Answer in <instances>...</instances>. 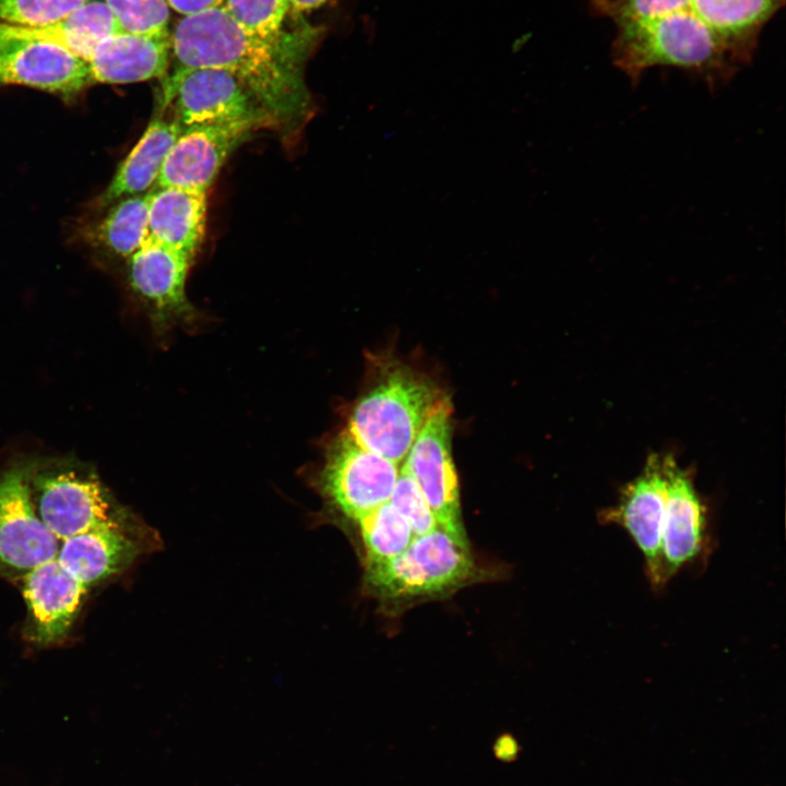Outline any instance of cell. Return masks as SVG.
<instances>
[{
	"label": "cell",
	"mask_w": 786,
	"mask_h": 786,
	"mask_svg": "<svg viewBox=\"0 0 786 786\" xmlns=\"http://www.w3.org/2000/svg\"><path fill=\"white\" fill-rule=\"evenodd\" d=\"M318 36L306 25L278 39H264L246 32L218 5L177 22L170 34L174 70H225L255 97L276 127L290 128L310 108L303 64Z\"/></svg>",
	"instance_id": "obj_1"
},
{
	"label": "cell",
	"mask_w": 786,
	"mask_h": 786,
	"mask_svg": "<svg viewBox=\"0 0 786 786\" xmlns=\"http://www.w3.org/2000/svg\"><path fill=\"white\" fill-rule=\"evenodd\" d=\"M490 571L475 558L469 540L441 527L415 536L410 545L386 563L365 569L362 586L385 611L448 597L488 580Z\"/></svg>",
	"instance_id": "obj_2"
},
{
	"label": "cell",
	"mask_w": 786,
	"mask_h": 786,
	"mask_svg": "<svg viewBox=\"0 0 786 786\" xmlns=\"http://www.w3.org/2000/svg\"><path fill=\"white\" fill-rule=\"evenodd\" d=\"M618 28L611 47L612 61L632 81L654 66L695 70L705 74L710 83L733 73L724 58L725 40L691 9Z\"/></svg>",
	"instance_id": "obj_3"
},
{
	"label": "cell",
	"mask_w": 786,
	"mask_h": 786,
	"mask_svg": "<svg viewBox=\"0 0 786 786\" xmlns=\"http://www.w3.org/2000/svg\"><path fill=\"white\" fill-rule=\"evenodd\" d=\"M446 398L428 378L395 367L358 400L345 430L366 449L401 465L424 425Z\"/></svg>",
	"instance_id": "obj_4"
},
{
	"label": "cell",
	"mask_w": 786,
	"mask_h": 786,
	"mask_svg": "<svg viewBox=\"0 0 786 786\" xmlns=\"http://www.w3.org/2000/svg\"><path fill=\"white\" fill-rule=\"evenodd\" d=\"M159 110L183 130L195 126H234L254 131L275 123L255 97L225 70H174L164 78Z\"/></svg>",
	"instance_id": "obj_5"
},
{
	"label": "cell",
	"mask_w": 786,
	"mask_h": 786,
	"mask_svg": "<svg viewBox=\"0 0 786 786\" xmlns=\"http://www.w3.org/2000/svg\"><path fill=\"white\" fill-rule=\"evenodd\" d=\"M36 514L59 539L132 524L94 474L56 467L28 475Z\"/></svg>",
	"instance_id": "obj_6"
},
{
	"label": "cell",
	"mask_w": 786,
	"mask_h": 786,
	"mask_svg": "<svg viewBox=\"0 0 786 786\" xmlns=\"http://www.w3.org/2000/svg\"><path fill=\"white\" fill-rule=\"evenodd\" d=\"M401 465L366 449L343 430L333 442L320 488L330 505L353 522L389 502Z\"/></svg>",
	"instance_id": "obj_7"
},
{
	"label": "cell",
	"mask_w": 786,
	"mask_h": 786,
	"mask_svg": "<svg viewBox=\"0 0 786 786\" xmlns=\"http://www.w3.org/2000/svg\"><path fill=\"white\" fill-rule=\"evenodd\" d=\"M452 405L446 398L429 417L401 466L415 480L439 527L468 540L452 457Z\"/></svg>",
	"instance_id": "obj_8"
},
{
	"label": "cell",
	"mask_w": 786,
	"mask_h": 786,
	"mask_svg": "<svg viewBox=\"0 0 786 786\" xmlns=\"http://www.w3.org/2000/svg\"><path fill=\"white\" fill-rule=\"evenodd\" d=\"M28 475L22 467L0 473V577L11 581L56 559L60 548L35 512Z\"/></svg>",
	"instance_id": "obj_9"
},
{
	"label": "cell",
	"mask_w": 786,
	"mask_h": 786,
	"mask_svg": "<svg viewBox=\"0 0 786 786\" xmlns=\"http://www.w3.org/2000/svg\"><path fill=\"white\" fill-rule=\"evenodd\" d=\"M192 262L184 254L150 240L127 260L131 293L158 331L191 324L196 318L186 294Z\"/></svg>",
	"instance_id": "obj_10"
},
{
	"label": "cell",
	"mask_w": 786,
	"mask_h": 786,
	"mask_svg": "<svg viewBox=\"0 0 786 786\" xmlns=\"http://www.w3.org/2000/svg\"><path fill=\"white\" fill-rule=\"evenodd\" d=\"M666 504L664 455L652 454L642 472L620 491L615 505L600 514L604 523L624 528L643 555L647 576L655 587L665 584L662 532Z\"/></svg>",
	"instance_id": "obj_11"
},
{
	"label": "cell",
	"mask_w": 786,
	"mask_h": 786,
	"mask_svg": "<svg viewBox=\"0 0 786 786\" xmlns=\"http://www.w3.org/2000/svg\"><path fill=\"white\" fill-rule=\"evenodd\" d=\"M21 585L26 605L24 638L39 646L66 639L88 588L71 576L57 559L34 569L21 580Z\"/></svg>",
	"instance_id": "obj_12"
},
{
	"label": "cell",
	"mask_w": 786,
	"mask_h": 786,
	"mask_svg": "<svg viewBox=\"0 0 786 786\" xmlns=\"http://www.w3.org/2000/svg\"><path fill=\"white\" fill-rule=\"evenodd\" d=\"M7 85L71 99L92 84L84 59L57 43L31 41L0 46V86Z\"/></svg>",
	"instance_id": "obj_13"
},
{
	"label": "cell",
	"mask_w": 786,
	"mask_h": 786,
	"mask_svg": "<svg viewBox=\"0 0 786 786\" xmlns=\"http://www.w3.org/2000/svg\"><path fill=\"white\" fill-rule=\"evenodd\" d=\"M250 132L234 126L183 129L166 155L155 187L207 193L229 154Z\"/></svg>",
	"instance_id": "obj_14"
},
{
	"label": "cell",
	"mask_w": 786,
	"mask_h": 786,
	"mask_svg": "<svg viewBox=\"0 0 786 786\" xmlns=\"http://www.w3.org/2000/svg\"><path fill=\"white\" fill-rule=\"evenodd\" d=\"M666 504L662 532L665 583L696 558L706 540V514L688 472L664 455Z\"/></svg>",
	"instance_id": "obj_15"
},
{
	"label": "cell",
	"mask_w": 786,
	"mask_h": 786,
	"mask_svg": "<svg viewBox=\"0 0 786 786\" xmlns=\"http://www.w3.org/2000/svg\"><path fill=\"white\" fill-rule=\"evenodd\" d=\"M170 59V35L147 37L119 32L98 41L85 62L92 85L128 84L163 79Z\"/></svg>",
	"instance_id": "obj_16"
},
{
	"label": "cell",
	"mask_w": 786,
	"mask_h": 786,
	"mask_svg": "<svg viewBox=\"0 0 786 786\" xmlns=\"http://www.w3.org/2000/svg\"><path fill=\"white\" fill-rule=\"evenodd\" d=\"M142 549L132 523L69 537L62 543L56 559L71 576L88 588L124 571Z\"/></svg>",
	"instance_id": "obj_17"
},
{
	"label": "cell",
	"mask_w": 786,
	"mask_h": 786,
	"mask_svg": "<svg viewBox=\"0 0 786 786\" xmlns=\"http://www.w3.org/2000/svg\"><path fill=\"white\" fill-rule=\"evenodd\" d=\"M206 194L175 187H154L148 202L146 240L193 260L205 234Z\"/></svg>",
	"instance_id": "obj_18"
},
{
	"label": "cell",
	"mask_w": 786,
	"mask_h": 786,
	"mask_svg": "<svg viewBox=\"0 0 786 786\" xmlns=\"http://www.w3.org/2000/svg\"><path fill=\"white\" fill-rule=\"evenodd\" d=\"M182 129L166 111L158 110L143 134L120 163L99 199L102 207L151 191L157 182L166 155Z\"/></svg>",
	"instance_id": "obj_19"
},
{
	"label": "cell",
	"mask_w": 786,
	"mask_h": 786,
	"mask_svg": "<svg viewBox=\"0 0 786 786\" xmlns=\"http://www.w3.org/2000/svg\"><path fill=\"white\" fill-rule=\"evenodd\" d=\"M151 191L114 202L91 228L90 239L108 255L128 260L146 241Z\"/></svg>",
	"instance_id": "obj_20"
},
{
	"label": "cell",
	"mask_w": 786,
	"mask_h": 786,
	"mask_svg": "<svg viewBox=\"0 0 786 786\" xmlns=\"http://www.w3.org/2000/svg\"><path fill=\"white\" fill-rule=\"evenodd\" d=\"M356 523L365 553V569L394 559L415 537L408 522L390 502L380 505Z\"/></svg>",
	"instance_id": "obj_21"
},
{
	"label": "cell",
	"mask_w": 786,
	"mask_h": 786,
	"mask_svg": "<svg viewBox=\"0 0 786 786\" xmlns=\"http://www.w3.org/2000/svg\"><path fill=\"white\" fill-rule=\"evenodd\" d=\"M779 0H691L690 9L723 40L749 34Z\"/></svg>",
	"instance_id": "obj_22"
},
{
	"label": "cell",
	"mask_w": 786,
	"mask_h": 786,
	"mask_svg": "<svg viewBox=\"0 0 786 786\" xmlns=\"http://www.w3.org/2000/svg\"><path fill=\"white\" fill-rule=\"evenodd\" d=\"M222 5L241 28L254 36L278 39L287 32L284 23L291 10L290 0H224Z\"/></svg>",
	"instance_id": "obj_23"
},
{
	"label": "cell",
	"mask_w": 786,
	"mask_h": 786,
	"mask_svg": "<svg viewBox=\"0 0 786 786\" xmlns=\"http://www.w3.org/2000/svg\"><path fill=\"white\" fill-rule=\"evenodd\" d=\"M121 32L147 36H169V5L166 0H103Z\"/></svg>",
	"instance_id": "obj_24"
},
{
	"label": "cell",
	"mask_w": 786,
	"mask_h": 786,
	"mask_svg": "<svg viewBox=\"0 0 786 786\" xmlns=\"http://www.w3.org/2000/svg\"><path fill=\"white\" fill-rule=\"evenodd\" d=\"M86 0H0V22L41 27L67 17Z\"/></svg>",
	"instance_id": "obj_25"
},
{
	"label": "cell",
	"mask_w": 786,
	"mask_h": 786,
	"mask_svg": "<svg viewBox=\"0 0 786 786\" xmlns=\"http://www.w3.org/2000/svg\"><path fill=\"white\" fill-rule=\"evenodd\" d=\"M389 502L408 522L415 536L439 527L419 487L402 466Z\"/></svg>",
	"instance_id": "obj_26"
},
{
	"label": "cell",
	"mask_w": 786,
	"mask_h": 786,
	"mask_svg": "<svg viewBox=\"0 0 786 786\" xmlns=\"http://www.w3.org/2000/svg\"><path fill=\"white\" fill-rule=\"evenodd\" d=\"M594 4L620 26L690 9L691 0H594Z\"/></svg>",
	"instance_id": "obj_27"
},
{
	"label": "cell",
	"mask_w": 786,
	"mask_h": 786,
	"mask_svg": "<svg viewBox=\"0 0 786 786\" xmlns=\"http://www.w3.org/2000/svg\"><path fill=\"white\" fill-rule=\"evenodd\" d=\"M168 5L183 15L194 14L223 4L224 0H166Z\"/></svg>",
	"instance_id": "obj_28"
},
{
	"label": "cell",
	"mask_w": 786,
	"mask_h": 786,
	"mask_svg": "<svg viewBox=\"0 0 786 786\" xmlns=\"http://www.w3.org/2000/svg\"><path fill=\"white\" fill-rule=\"evenodd\" d=\"M329 0H290V12L295 14L305 13L325 4Z\"/></svg>",
	"instance_id": "obj_29"
}]
</instances>
